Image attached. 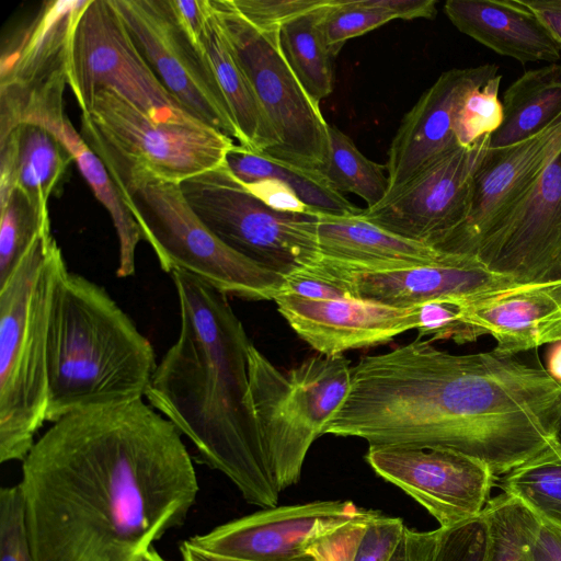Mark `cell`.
I'll list each match as a JSON object with an SVG mask.
<instances>
[{
	"label": "cell",
	"instance_id": "6da1fadb",
	"mask_svg": "<svg viewBox=\"0 0 561 561\" xmlns=\"http://www.w3.org/2000/svg\"><path fill=\"white\" fill-rule=\"evenodd\" d=\"M34 561H136L195 504L181 432L144 399L76 411L22 461Z\"/></svg>",
	"mask_w": 561,
	"mask_h": 561
},
{
	"label": "cell",
	"instance_id": "7a4b0ae2",
	"mask_svg": "<svg viewBox=\"0 0 561 561\" xmlns=\"http://www.w3.org/2000/svg\"><path fill=\"white\" fill-rule=\"evenodd\" d=\"M561 382L491 350L453 354L420 337L362 358L323 434L369 446L449 448L500 479L560 438Z\"/></svg>",
	"mask_w": 561,
	"mask_h": 561
},
{
	"label": "cell",
	"instance_id": "3957f363",
	"mask_svg": "<svg viewBox=\"0 0 561 561\" xmlns=\"http://www.w3.org/2000/svg\"><path fill=\"white\" fill-rule=\"evenodd\" d=\"M171 278L180 332L145 398L188 438L198 461L225 474L248 503L275 507L280 494L267 471L250 398L252 343L227 295L186 272Z\"/></svg>",
	"mask_w": 561,
	"mask_h": 561
},
{
	"label": "cell",
	"instance_id": "277c9868",
	"mask_svg": "<svg viewBox=\"0 0 561 561\" xmlns=\"http://www.w3.org/2000/svg\"><path fill=\"white\" fill-rule=\"evenodd\" d=\"M158 363L150 341L100 285L68 272L47 337L46 422L146 397Z\"/></svg>",
	"mask_w": 561,
	"mask_h": 561
},
{
	"label": "cell",
	"instance_id": "5b68a950",
	"mask_svg": "<svg viewBox=\"0 0 561 561\" xmlns=\"http://www.w3.org/2000/svg\"><path fill=\"white\" fill-rule=\"evenodd\" d=\"M68 268L51 232L39 234L0 286V461H23L46 422L47 337Z\"/></svg>",
	"mask_w": 561,
	"mask_h": 561
},
{
	"label": "cell",
	"instance_id": "8992f818",
	"mask_svg": "<svg viewBox=\"0 0 561 561\" xmlns=\"http://www.w3.org/2000/svg\"><path fill=\"white\" fill-rule=\"evenodd\" d=\"M350 364L343 355H317L283 369L250 345V398L267 471L279 494L299 482L311 445L342 405L351 385Z\"/></svg>",
	"mask_w": 561,
	"mask_h": 561
},
{
	"label": "cell",
	"instance_id": "52a82bcc",
	"mask_svg": "<svg viewBox=\"0 0 561 561\" xmlns=\"http://www.w3.org/2000/svg\"><path fill=\"white\" fill-rule=\"evenodd\" d=\"M81 133L115 184L159 180L175 184L225 163L234 140L206 125L152 119L111 89L81 112Z\"/></svg>",
	"mask_w": 561,
	"mask_h": 561
},
{
	"label": "cell",
	"instance_id": "ba28073f",
	"mask_svg": "<svg viewBox=\"0 0 561 561\" xmlns=\"http://www.w3.org/2000/svg\"><path fill=\"white\" fill-rule=\"evenodd\" d=\"M115 185L165 273L186 272L243 300H274L282 293L286 277L224 243L190 207L180 184L145 180Z\"/></svg>",
	"mask_w": 561,
	"mask_h": 561
},
{
	"label": "cell",
	"instance_id": "9c48e42d",
	"mask_svg": "<svg viewBox=\"0 0 561 561\" xmlns=\"http://www.w3.org/2000/svg\"><path fill=\"white\" fill-rule=\"evenodd\" d=\"M187 204L224 243L285 277L319 259L318 213L272 208L226 163L180 184Z\"/></svg>",
	"mask_w": 561,
	"mask_h": 561
},
{
	"label": "cell",
	"instance_id": "30bf717a",
	"mask_svg": "<svg viewBox=\"0 0 561 561\" xmlns=\"http://www.w3.org/2000/svg\"><path fill=\"white\" fill-rule=\"evenodd\" d=\"M214 12L275 135L267 156L321 171L329 150V124L288 66L278 31H259L227 0H210Z\"/></svg>",
	"mask_w": 561,
	"mask_h": 561
},
{
	"label": "cell",
	"instance_id": "8fae6325",
	"mask_svg": "<svg viewBox=\"0 0 561 561\" xmlns=\"http://www.w3.org/2000/svg\"><path fill=\"white\" fill-rule=\"evenodd\" d=\"M67 84L81 112L96 91L111 89L157 122L203 123L161 84L110 0H89L80 15L70 42Z\"/></svg>",
	"mask_w": 561,
	"mask_h": 561
},
{
	"label": "cell",
	"instance_id": "7c38bea8",
	"mask_svg": "<svg viewBox=\"0 0 561 561\" xmlns=\"http://www.w3.org/2000/svg\"><path fill=\"white\" fill-rule=\"evenodd\" d=\"M138 51L165 90L194 117L238 140L204 51L176 22L168 0H110Z\"/></svg>",
	"mask_w": 561,
	"mask_h": 561
},
{
	"label": "cell",
	"instance_id": "4fadbf2b",
	"mask_svg": "<svg viewBox=\"0 0 561 561\" xmlns=\"http://www.w3.org/2000/svg\"><path fill=\"white\" fill-rule=\"evenodd\" d=\"M366 462L450 528L480 516L497 478L482 461L442 447L369 446Z\"/></svg>",
	"mask_w": 561,
	"mask_h": 561
},
{
	"label": "cell",
	"instance_id": "5bb4252c",
	"mask_svg": "<svg viewBox=\"0 0 561 561\" xmlns=\"http://www.w3.org/2000/svg\"><path fill=\"white\" fill-rule=\"evenodd\" d=\"M490 148V135L433 161L396 193L360 211L378 227L437 248L467 218L473 175Z\"/></svg>",
	"mask_w": 561,
	"mask_h": 561
},
{
	"label": "cell",
	"instance_id": "9a60e30c",
	"mask_svg": "<svg viewBox=\"0 0 561 561\" xmlns=\"http://www.w3.org/2000/svg\"><path fill=\"white\" fill-rule=\"evenodd\" d=\"M340 286L350 296L393 308L440 298H473L517 285L489 270L477 256L450 253L436 263L362 270L319 257L301 270ZM299 272V271H298Z\"/></svg>",
	"mask_w": 561,
	"mask_h": 561
},
{
	"label": "cell",
	"instance_id": "2e32d148",
	"mask_svg": "<svg viewBox=\"0 0 561 561\" xmlns=\"http://www.w3.org/2000/svg\"><path fill=\"white\" fill-rule=\"evenodd\" d=\"M378 514L352 501H313L263 508L186 540L207 552L245 561H295L333 530Z\"/></svg>",
	"mask_w": 561,
	"mask_h": 561
},
{
	"label": "cell",
	"instance_id": "e0dca14e",
	"mask_svg": "<svg viewBox=\"0 0 561 561\" xmlns=\"http://www.w3.org/2000/svg\"><path fill=\"white\" fill-rule=\"evenodd\" d=\"M559 152L561 115L528 139L489 148L473 175L467 218L436 249L471 255L519 206Z\"/></svg>",
	"mask_w": 561,
	"mask_h": 561
},
{
	"label": "cell",
	"instance_id": "ac0fdd59",
	"mask_svg": "<svg viewBox=\"0 0 561 561\" xmlns=\"http://www.w3.org/2000/svg\"><path fill=\"white\" fill-rule=\"evenodd\" d=\"M471 255L517 285L561 278V152L519 206Z\"/></svg>",
	"mask_w": 561,
	"mask_h": 561
},
{
	"label": "cell",
	"instance_id": "d6986e66",
	"mask_svg": "<svg viewBox=\"0 0 561 561\" xmlns=\"http://www.w3.org/2000/svg\"><path fill=\"white\" fill-rule=\"evenodd\" d=\"M88 3L89 0L46 1L25 25L3 42L0 139L16 128L18 116L31 96L57 83H67L72 33Z\"/></svg>",
	"mask_w": 561,
	"mask_h": 561
},
{
	"label": "cell",
	"instance_id": "ffe728a7",
	"mask_svg": "<svg viewBox=\"0 0 561 561\" xmlns=\"http://www.w3.org/2000/svg\"><path fill=\"white\" fill-rule=\"evenodd\" d=\"M499 75L485 64L443 72L404 115L388 150L386 171L389 196L424 168L460 147L455 128L466 96Z\"/></svg>",
	"mask_w": 561,
	"mask_h": 561
},
{
	"label": "cell",
	"instance_id": "44dd1931",
	"mask_svg": "<svg viewBox=\"0 0 561 561\" xmlns=\"http://www.w3.org/2000/svg\"><path fill=\"white\" fill-rule=\"evenodd\" d=\"M274 301L296 334L324 356L389 343L419 324V306L393 308L352 296L316 300L290 294Z\"/></svg>",
	"mask_w": 561,
	"mask_h": 561
},
{
	"label": "cell",
	"instance_id": "7402d4cb",
	"mask_svg": "<svg viewBox=\"0 0 561 561\" xmlns=\"http://www.w3.org/2000/svg\"><path fill=\"white\" fill-rule=\"evenodd\" d=\"M468 323L495 341L493 351L518 355L561 341V278L515 285L462 301Z\"/></svg>",
	"mask_w": 561,
	"mask_h": 561
},
{
	"label": "cell",
	"instance_id": "603a6c76",
	"mask_svg": "<svg viewBox=\"0 0 561 561\" xmlns=\"http://www.w3.org/2000/svg\"><path fill=\"white\" fill-rule=\"evenodd\" d=\"M444 11L463 34L522 64L561 61V44L523 0H448Z\"/></svg>",
	"mask_w": 561,
	"mask_h": 561
},
{
	"label": "cell",
	"instance_id": "cb8c5ba5",
	"mask_svg": "<svg viewBox=\"0 0 561 561\" xmlns=\"http://www.w3.org/2000/svg\"><path fill=\"white\" fill-rule=\"evenodd\" d=\"M316 233L319 257L362 270L436 263L450 255L389 232L360 213H318Z\"/></svg>",
	"mask_w": 561,
	"mask_h": 561
},
{
	"label": "cell",
	"instance_id": "d4e9b609",
	"mask_svg": "<svg viewBox=\"0 0 561 561\" xmlns=\"http://www.w3.org/2000/svg\"><path fill=\"white\" fill-rule=\"evenodd\" d=\"M202 44L236 126L239 145L253 152L267 154L275 147V135L213 5Z\"/></svg>",
	"mask_w": 561,
	"mask_h": 561
},
{
	"label": "cell",
	"instance_id": "484cf974",
	"mask_svg": "<svg viewBox=\"0 0 561 561\" xmlns=\"http://www.w3.org/2000/svg\"><path fill=\"white\" fill-rule=\"evenodd\" d=\"M33 124L43 126L54 134L72 156L82 176L113 221L118 240L116 275L133 276L136 268V248L142 240L141 231L104 163L78 134L65 110L49 111Z\"/></svg>",
	"mask_w": 561,
	"mask_h": 561
},
{
	"label": "cell",
	"instance_id": "4316f807",
	"mask_svg": "<svg viewBox=\"0 0 561 561\" xmlns=\"http://www.w3.org/2000/svg\"><path fill=\"white\" fill-rule=\"evenodd\" d=\"M503 121L490 135V148L528 139L561 115V61L526 71L504 92Z\"/></svg>",
	"mask_w": 561,
	"mask_h": 561
},
{
	"label": "cell",
	"instance_id": "83f0119b",
	"mask_svg": "<svg viewBox=\"0 0 561 561\" xmlns=\"http://www.w3.org/2000/svg\"><path fill=\"white\" fill-rule=\"evenodd\" d=\"M225 163L231 174L244 185L275 180L287 186L311 211L351 215L362 210L343 194L333 190L319 171L300 168L240 145L228 151Z\"/></svg>",
	"mask_w": 561,
	"mask_h": 561
},
{
	"label": "cell",
	"instance_id": "f1b7e54d",
	"mask_svg": "<svg viewBox=\"0 0 561 561\" xmlns=\"http://www.w3.org/2000/svg\"><path fill=\"white\" fill-rule=\"evenodd\" d=\"M301 14L278 30L282 53L309 96L320 103L333 90L332 58L324 34V16L333 3Z\"/></svg>",
	"mask_w": 561,
	"mask_h": 561
},
{
	"label": "cell",
	"instance_id": "f546056e",
	"mask_svg": "<svg viewBox=\"0 0 561 561\" xmlns=\"http://www.w3.org/2000/svg\"><path fill=\"white\" fill-rule=\"evenodd\" d=\"M18 128V182L20 191L50 225L48 201L71 161L70 152L48 129L36 124Z\"/></svg>",
	"mask_w": 561,
	"mask_h": 561
},
{
	"label": "cell",
	"instance_id": "4dcf8cb0",
	"mask_svg": "<svg viewBox=\"0 0 561 561\" xmlns=\"http://www.w3.org/2000/svg\"><path fill=\"white\" fill-rule=\"evenodd\" d=\"M496 486L561 531V439L502 476Z\"/></svg>",
	"mask_w": 561,
	"mask_h": 561
},
{
	"label": "cell",
	"instance_id": "1f68e13d",
	"mask_svg": "<svg viewBox=\"0 0 561 561\" xmlns=\"http://www.w3.org/2000/svg\"><path fill=\"white\" fill-rule=\"evenodd\" d=\"M320 173L333 190L357 195L367 208L379 204L388 193L386 165L366 158L335 126L329 125L328 158Z\"/></svg>",
	"mask_w": 561,
	"mask_h": 561
},
{
	"label": "cell",
	"instance_id": "d6a6232c",
	"mask_svg": "<svg viewBox=\"0 0 561 561\" xmlns=\"http://www.w3.org/2000/svg\"><path fill=\"white\" fill-rule=\"evenodd\" d=\"M482 515L488 529L483 561H531L540 522L524 504L502 492L490 499Z\"/></svg>",
	"mask_w": 561,
	"mask_h": 561
},
{
	"label": "cell",
	"instance_id": "836d02e7",
	"mask_svg": "<svg viewBox=\"0 0 561 561\" xmlns=\"http://www.w3.org/2000/svg\"><path fill=\"white\" fill-rule=\"evenodd\" d=\"M51 232L27 198L15 191L0 206V286L14 272L32 242Z\"/></svg>",
	"mask_w": 561,
	"mask_h": 561
},
{
	"label": "cell",
	"instance_id": "e575fe53",
	"mask_svg": "<svg viewBox=\"0 0 561 561\" xmlns=\"http://www.w3.org/2000/svg\"><path fill=\"white\" fill-rule=\"evenodd\" d=\"M499 73L486 83L473 89L458 113L455 135L460 147H469L483 136L493 134L503 121L499 90Z\"/></svg>",
	"mask_w": 561,
	"mask_h": 561
},
{
	"label": "cell",
	"instance_id": "d590c367",
	"mask_svg": "<svg viewBox=\"0 0 561 561\" xmlns=\"http://www.w3.org/2000/svg\"><path fill=\"white\" fill-rule=\"evenodd\" d=\"M393 18L369 0H334L328 8L323 27L327 44L335 57L351 38L364 35Z\"/></svg>",
	"mask_w": 561,
	"mask_h": 561
},
{
	"label": "cell",
	"instance_id": "8d00e7d4",
	"mask_svg": "<svg viewBox=\"0 0 561 561\" xmlns=\"http://www.w3.org/2000/svg\"><path fill=\"white\" fill-rule=\"evenodd\" d=\"M466 298H440L419 306L417 337L430 341L451 340L466 344L484 336L481 330L468 323L463 316Z\"/></svg>",
	"mask_w": 561,
	"mask_h": 561
},
{
	"label": "cell",
	"instance_id": "74e56055",
	"mask_svg": "<svg viewBox=\"0 0 561 561\" xmlns=\"http://www.w3.org/2000/svg\"><path fill=\"white\" fill-rule=\"evenodd\" d=\"M0 561H34L19 483L0 490Z\"/></svg>",
	"mask_w": 561,
	"mask_h": 561
},
{
	"label": "cell",
	"instance_id": "f35d334b",
	"mask_svg": "<svg viewBox=\"0 0 561 561\" xmlns=\"http://www.w3.org/2000/svg\"><path fill=\"white\" fill-rule=\"evenodd\" d=\"M486 541L488 529L482 514L450 528L438 527L432 561H483Z\"/></svg>",
	"mask_w": 561,
	"mask_h": 561
},
{
	"label": "cell",
	"instance_id": "ab89813d",
	"mask_svg": "<svg viewBox=\"0 0 561 561\" xmlns=\"http://www.w3.org/2000/svg\"><path fill=\"white\" fill-rule=\"evenodd\" d=\"M331 0H227L228 4L259 31H278L288 21L327 5Z\"/></svg>",
	"mask_w": 561,
	"mask_h": 561
},
{
	"label": "cell",
	"instance_id": "60d3db41",
	"mask_svg": "<svg viewBox=\"0 0 561 561\" xmlns=\"http://www.w3.org/2000/svg\"><path fill=\"white\" fill-rule=\"evenodd\" d=\"M405 527L401 518L380 513L367 524L354 561H390Z\"/></svg>",
	"mask_w": 561,
	"mask_h": 561
},
{
	"label": "cell",
	"instance_id": "b9f144b4",
	"mask_svg": "<svg viewBox=\"0 0 561 561\" xmlns=\"http://www.w3.org/2000/svg\"><path fill=\"white\" fill-rule=\"evenodd\" d=\"M370 520L343 525L319 539L309 549L308 554L314 561H354L358 545Z\"/></svg>",
	"mask_w": 561,
	"mask_h": 561
},
{
	"label": "cell",
	"instance_id": "7bdbcfd3",
	"mask_svg": "<svg viewBox=\"0 0 561 561\" xmlns=\"http://www.w3.org/2000/svg\"><path fill=\"white\" fill-rule=\"evenodd\" d=\"M171 11L193 45L204 51L202 38L209 14L210 0H168Z\"/></svg>",
	"mask_w": 561,
	"mask_h": 561
},
{
	"label": "cell",
	"instance_id": "ee69618b",
	"mask_svg": "<svg viewBox=\"0 0 561 561\" xmlns=\"http://www.w3.org/2000/svg\"><path fill=\"white\" fill-rule=\"evenodd\" d=\"M280 294H290L316 300H332L350 297L348 293L340 286L302 271L296 272L285 278Z\"/></svg>",
	"mask_w": 561,
	"mask_h": 561
},
{
	"label": "cell",
	"instance_id": "f6af8a7d",
	"mask_svg": "<svg viewBox=\"0 0 561 561\" xmlns=\"http://www.w3.org/2000/svg\"><path fill=\"white\" fill-rule=\"evenodd\" d=\"M438 538V528L420 531L408 526L390 561H432Z\"/></svg>",
	"mask_w": 561,
	"mask_h": 561
},
{
	"label": "cell",
	"instance_id": "bcb514c9",
	"mask_svg": "<svg viewBox=\"0 0 561 561\" xmlns=\"http://www.w3.org/2000/svg\"><path fill=\"white\" fill-rule=\"evenodd\" d=\"M18 146V128L0 139V206L16 191Z\"/></svg>",
	"mask_w": 561,
	"mask_h": 561
},
{
	"label": "cell",
	"instance_id": "7dc6e473",
	"mask_svg": "<svg viewBox=\"0 0 561 561\" xmlns=\"http://www.w3.org/2000/svg\"><path fill=\"white\" fill-rule=\"evenodd\" d=\"M245 186L272 208L287 211L309 210L291 190L278 181L263 180Z\"/></svg>",
	"mask_w": 561,
	"mask_h": 561
},
{
	"label": "cell",
	"instance_id": "c3c4849f",
	"mask_svg": "<svg viewBox=\"0 0 561 561\" xmlns=\"http://www.w3.org/2000/svg\"><path fill=\"white\" fill-rule=\"evenodd\" d=\"M369 2L390 14L393 20L433 19L437 13L435 0H369Z\"/></svg>",
	"mask_w": 561,
	"mask_h": 561
},
{
	"label": "cell",
	"instance_id": "681fc988",
	"mask_svg": "<svg viewBox=\"0 0 561 561\" xmlns=\"http://www.w3.org/2000/svg\"><path fill=\"white\" fill-rule=\"evenodd\" d=\"M530 558L531 561H561V531L540 523Z\"/></svg>",
	"mask_w": 561,
	"mask_h": 561
},
{
	"label": "cell",
	"instance_id": "f907efd6",
	"mask_svg": "<svg viewBox=\"0 0 561 561\" xmlns=\"http://www.w3.org/2000/svg\"><path fill=\"white\" fill-rule=\"evenodd\" d=\"M561 44V0H523Z\"/></svg>",
	"mask_w": 561,
	"mask_h": 561
},
{
	"label": "cell",
	"instance_id": "816d5d0a",
	"mask_svg": "<svg viewBox=\"0 0 561 561\" xmlns=\"http://www.w3.org/2000/svg\"><path fill=\"white\" fill-rule=\"evenodd\" d=\"M179 550L181 554V561H245L207 552L194 547L187 540H184L180 545ZM295 561H314V559L310 554H307L304 558Z\"/></svg>",
	"mask_w": 561,
	"mask_h": 561
},
{
	"label": "cell",
	"instance_id": "f5cc1de1",
	"mask_svg": "<svg viewBox=\"0 0 561 561\" xmlns=\"http://www.w3.org/2000/svg\"><path fill=\"white\" fill-rule=\"evenodd\" d=\"M547 346L545 368L553 379L561 382V341Z\"/></svg>",
	"mask_w": 561,
	"mask_h": 561
},
{
	"label": "cell",
	"instance_id": "db71d44e",
	"mask_svg": "<svg viewBox=\"0 0 561 561\" xmlns=\"http://www.w3.org/2000/svg\"><path fill=\"white\" fill-rule=\"evenodd\" d=\"M136 561H165V560L157 552V550L153 547H151L149 550H147L145 553H142L140 557H138Z\"/></svg>",
	"mask_w": 561,
	"mask_h": 561
},
{
	"label": "cell",
	"instance_id": "11a10c76",
	"mask_svg": "<svg viewBox=\"0 0 561 561\" xmlns=\"http://www.w3.org/2000/svg\"><path fill=\"white\" fill-rule=\"evenodd\" d=\"M560 439H561V421H560V433H559Z\"/></svg>",
	"mask_w": 561,
	"mask_h": 561
}]
</instances>
